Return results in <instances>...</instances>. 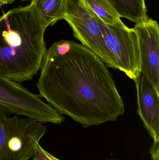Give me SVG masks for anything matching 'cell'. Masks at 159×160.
Returning a JSON list of instances; mask_svg holds the SVG:
<instances>
[{"label": "cell", "mask_w": 159, "mask_h": 160, "mask_svg": "<svg viewBox=\"0 0 159 160\" xmlns=\"http://www.w3.org/2000/svg\"><path fill=\"white\" fill-rule=\"evenodd\" d=\"M67 0H31L47 27L63 19Z\"/></svg>", "instance_id": "cell-9"}, {"label": "cell", "mask_w": 159, "mask_h": 160, "mask_svg": "<svg viewBox=\"0 0 159 160\" xmlns=\"http://www.w3.org/2000/svg\"><path fill=\"white\" fill-rule=\"evenodd\" d=\"M133 29L138 35L141 73L159 92V26L147 17L136 23Z\"/></svg>", "instance_id": "cell-8"}, {"label": "cell", "mask_w": 159, "mask_h": 160, "mask_svg": "<svg viewBox=\"0 0 159 160\" xmlns=\"http://www.w3.org/2000/svg\"><path fill=\"white\" fill-rule=\"evenodd\" d=\"M15 0H0V7L12 4L15 2Z\"/></svg>", "instance_id": "cell-14"}, {"label": "cell", "mask_w": 159, "mask_h": 160, "mask_svg": "<svg viewBox=\"0 0 159 160\" xmlns=\"http://www.w3.org/2000/svg\"><path fill=\"white\" fill-rule=\"evenodd\" d=\"M108 68L92 51L75 42L63 55L47 49L37 83L39 96L85 128L116 121L125 105Z\"/></svg>", "instance_id": "cell-1"}, {"label": "cell", "mask_w": 159, "mask_h": 160, "mask_svg": "<svg viewBox=\"0 0 159 160\" xmlns=\"http://www.w3.org/2000/svg\"><path fill=\"white\" fill-rule=\"evenodd\" d=\"M0 106L9 113L22 116L44 124L60 125L65 118L39 95L21 84L0 75Z\"/></svg>", "instance_id": "cell-3"}, {"label": "cell", "mask_w": 159, "mask_h": 160, "mask_svg": "<svg viewBox=\"0 0 159 160\" xmlns=\"http://www.w3.org/2000/svg\"><path fill=\"white\" fill-rule=\"evenodd\" d=\"M6 135L7 147L13 160H29L46 132L44 123L17 115L7 117Z\"/></svg>", "instance_id": "cell-6"}, {"label": "cell", "mask_w": 159, "mask_h": 160, "mask_svg": "<svg viewBox=\"0 0 159 160\" xmlns=\"http://www.w3.org/2000/svg\"><path fill=\"white\" fill-rule=\"evenodd\" d=\"M93 13L117 69L135 81L141 73L140 49L136 31L133 28L127 27L121 20L113 25L105 24Z\"/></svg>", "instance_id": "cell-5"}, {"label": "cell", "mask_w": 159, "mask_h": 160, "mask_svg": "<svg viewBox=\"0 0 159 160\" xmlns=\"http://www.w3.org/2000/svg\"><path fill=\"white\" fill-rule=\"evenodd\" d=\"M119 160L114 159H108V160Z\"/></svg>", "instance_id": "cell-16"}, {"label": "cell", "mask_w": 159, "mask_h": 160, "mask_svg": "<svg viewBox=\"0 0 159 160\" xmlns=\"http://www.w3.org/2000/svg\"><path fill=\"white\" fill-rule=\"evenodd\" d=\"M120 18L135 24L146 18L145 0H108Z\"/></svg>", "instance_id": "cell-10"}, {"label": "cell", "mask_w": 159, "mask_h": 160, "mask_svg": "<svg viewBox=\"0 0 159 160\" xmlns=\"http://www.w3.org/2000/svg\"><path fill=\"white\" fill-rule=\"evenodd\" d=\"M33 160H60L51 155L49 152L44 149L39 144L35 148L34 156Z\"/></svg>", "instance_id": "cell-13"}, {"label": "cell", "mask_w": 159, "mask_h": 160, "mask_svg": "<svg viewBox=\"0 0 159 160\" xmlns=\"http://www.w3.org/2000/svg\"><path fill=\"white\" fill-rule=\"evenodd\" d=\"M7 111L0 106V160H13L7 147L5 131V122Z\"/></svg>", "instance_id": "cell-12"}, {"label": "cell", "mask_w": 159, "mask_h": 160, "mask_svg": "<svg viewBox=\"0 0 159 160\" xmlns=\"http://www.w3.org/2000/svg\"><path fill=\"white\" fill-rule=\"evenodd\" d=\"M21 1H23V2H26V1H31V0H21Z\"/></svg>", "instance_id": "cell-15"}, {"label": "cell", "mask_w": 159, "mask_h": 160, "mask_svg": "<svg viewBox=\"0 0 159 160\" xmlns=\"http://www.w3.org/2000/svg\"><path fill=\"white\" fill-rule=\"evenodd\" d=\"M63 19L68 22L81 44L98 55L107 67L117 69L93 11L84 0H67Z\"/></svg>", "instance_id": "cell-4"}, {"label": "cell", "mask_w": 159, "mask_h": 160, "mask_svg": "<svg viewBox=\"0 0 159 160\" xmlns=\"http://www.w3.org/2000/svg\"><path fill=\"white\" fill-rule=\"evenodd\" d=\"M47 27L32 4L0 16V75L21 84L40 70Z\"/></svg>", "instance_id": "cell-2"}, {"label": "cell", "mask_w": 159, "mask_h": 160, "mask_svg": "<svg viewBox=\"0 0 159 160\" xmlns=\"http://www.w3.org/2000/svg\"><path fill=\"white\" fill-rule=\"evenodd\" d=\"M138 114L154 142L149 150L151 160H159V92L142 73L134 81Z\"/></svg>", "instance_id": "cell-7"}, {"label": "cell", "mask_w": 159, "mask_h": 160, "mask_svg": "<svg viewBox=\"0 0 159 160\" xmlns=\"http://www.w3.org/2000/svg\"><path fill=\"white\" fill-rule=\"evenodd\" d=\"M105 24L113 25L120 21V17L108 0H84Z\"/></svg>", "instance_id": "cell-11"}]
</instances>
